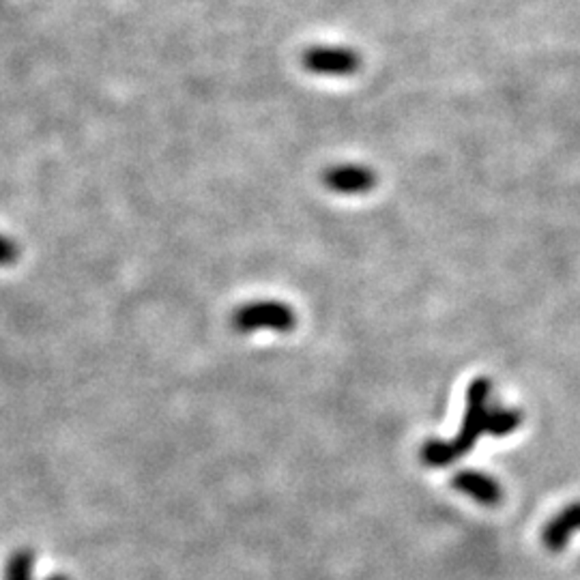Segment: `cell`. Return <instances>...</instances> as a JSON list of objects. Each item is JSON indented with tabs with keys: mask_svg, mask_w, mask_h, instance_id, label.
<instances>
[{
	"mask_svg": "<svg viewBox=\"0 0 580 580\" xmlns=\"http://www.w3.org/2000/svg\"><path fill=\"white\" fill-rule=\"evenodd\" d=\"M490 392L492 383L489 378H475L466 389V413L462 419L460 433L451 441H428L422 448V460L428 466L441 469L456 462L460 456L475 448L477 439L486 434V424L490 415Z\"/></svg>",
	"mask_w": 580,
	"mask_h": 580,
	"instance_id": "6da1fadb",
	"label": "cell"
},
{
	"mask_svg": "<svg viewBox=\"0 0 580 580\" xmlns=\"http://www.w3.org/2000/svg\"><path fill=\"white\" fill-rule=\"evenodd\" d=\"M297 316L289 306L282 301L263 299L243 304L233 314V327L239 333H256V331H275L289 333L295 330Z\"/></svg>",
	"mask_w": 580,
	"mask_h": 580,
	"instance_id": "7a4b0ae2",
	"label": "cell"
},
{
	"mask_svg": "<svg viewBox=\"0 0 580 580\" xmlns=\"http://www.w3.org/2000/svg\"><path fill=\"white\" fill-rule=\"evenodd\" d=\"M359 54L346 48H327L318 45L310 48L304 54V67L310 74L316 75H331V78H342V75H353L359 71Z\"/></svg>",
	"mask_w": 580,
	"mask_h": 580,
	"instance_id": "3957f363",
	"label": "cell"
},
{
	"mask_svg": "<svg viewBox=\"0 0 580 580\" xmlns=\"http://www.w3.org/2000/svg\"><path fill=\"white\" fill-rule=\"evenodd\" d=\"M327 187L336 194H346V196H355V194H366L377 185V174L369 168L355 166V163H342V166H333L322 177Z\"/></svg>",
	"mask_w": 580,
	"mask_h": 580,
	"instance_id": "277c9868",
	"label": "cell"
},
{
	"mask_svg": "<svg viewBox=\"0 0 580 580\" xmlns=\"http://www.w3.org/2000/svg\"><path fill=\"white\" fill-rule=\"evenodd\" d=\"M451 486L481 505H497L503 499L499 481L489 473H481V471H458L451 477Z\"/></svg>",
	"mask_w": 580,
	"mask_h": 580,
	"instance_id": "5b68a950",
	"label": "cell"
},
{
	"mask_svg": "<svg viewBox=\"0 0 580 580\" xmlns=\"http://www.w3.org/2000/svg\"><path fill=\"white\" fill-rule=\"evenodd\" d=\"M576 531H580V501L566 505L557 516L548 520V525L544 527L542 540L551 552H561Z\"/></svg>",
	"mask_w": 580,
	"mask_h": 580,
	"instance_id": "8992f818",
	"label": "cell"
},
{
	"mask_svg": "<svg viewBox=\"0 0 580 580\" xmlns=\"http://www.w3.org/2000/svg\"><path fill=\"white\" fill-rule=\"evenodd\" d=\"M522 424V410L518 409H490L486 434L490 436H507Z\"/></svg>",
	"mask_w": 580,
	"mask_h": 580,
	"instance_id": "52a82bcc",
	"label": "cell"
},
{
	"mask_svg": "<svg viewBox=\"0 0 580 580\" xmlns=\"http://www.w3.org/2000/svg\"><path fill=\"white\" fill-rule=\"evenodd\" d=\"M3 580H35V554L28 548H20L4 563Z\"/></svg>",
	"mask_w": 580,
	"mask_h": 580,
	"instance_id": "ba28073f",
	"label": "cell"
},
{
	"mask_svg": "<svg viewBox=\"0 0 580 580\" xmlns=\"http://www.w3.org/2000/svg\"><path fill=\"white\" fill-rule=\"evenodd\" d=\"M20 258V248L18 243L9 237V234L0 233V269H7V266H12L18 263Z\"/></svg>",
	"mask_w": 580,
	"mask_h": 580,
	"instance_id": "9c48e42d",
	"label": "cell"
},
{
	"mask_svg": "<svg viewBox=\"0 0 580 580\" xmlns=\"http://www.w3.org/2000/svg\"><path fill=\"white\" fill-rule=\"evenodd\" d=\"M44 580H71V578L65 576V574H50V576L44 578Z\"/></svg>",
	"mask_w": 580,
	"mask_h": 580,
	"instance_id": "30bf717a",
	"label": "cell"
}]
</instances>
